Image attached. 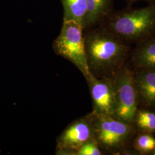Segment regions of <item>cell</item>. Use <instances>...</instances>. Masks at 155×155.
Wrapping results in <instances>:
<instances>
[{"label":"cell","instance_id":"cell-1","mask_svg":"<svg viewBox=\"0 0 155 155\" xmlns=\"http://www.w3.org/2000/svg\"><path fill=\"white\" fill-rule=\"evenodd\" d=\"M83 36L91 74L97 78H113L129 54L126 43L100 25L87 29Z\"/></svg>","mask_w":155,"mask_h":155},{"label":"cell","instance_id":"cell-2","mask_svg":"<svg viewBox=\"0 0 155 155\" xmlns=\"http://www.w3.org/2000/svg\"><path fill=\"white\" fill-rule=\"evenodd\" d=\"M126 42L140 43L155 36V3L112 12L100 24Z\"/></svg>","mask_w":155,"mask_h":155},{"label":"cell","instance_id":"cell-3","mask_svg":"<svg viewBox=\"0 0 155 155\" xmlns=\"http://www.w3.org/2000/svg\"><path fill=\"white\" fill-rule=\"evenodd\" d=\"M53 50L58 55L70 61L86 79L91 75L87 64L82 27L74 21H63L59 36L54 41Z\"/></svg>","mask_w":155,"mask_h":155},{"label":"cell","instance_id":"cell-4","mask_svg":"<svg viewBox=\"0 0 155 155\" xmlns=\"http://www.w3.org/2000/svg\"><path fill=\"white\" fill-rule=\"evenodd\" d=\"M115 88V116L123 122L133 121L136 114L137 91L132 73L129 70L119 71L113 78Z\"/></svg>","mask_w":155,"mask_h":155},{"label":"cell","instance_id":"cell-5","mask_svg":"<svg viewBox=\"0 0 155 155\" xmlns=\"http://www.w3.org/2000/svg\"><path fill=\"white\" fill-rule=\"evenodd\" d=\"M94 139L106 149L114 148L122 143L130 132L127 123L114 117L93 113L90 114Z\"/></svg>","mask_w":155,"mask_h":155},{"label":"cell","instance_id":"cell-6","mask_svg":"<svg viewBox=\"0 0 155 155\" xmlns=\"http://www.w3.org/2000/svg\"><path fill=\"white\" fill-rule=\"evenodd\" d=\"M94 130L90 115L71 122L57 139L56 154L75 155L85 143L94 139Z\"/></svg>","mask_w":155,"mask_h":155},{"label":"cell","instance_id":"cell-7","mask_svg":"<svg viewBox=\"0 0 155 155\" xmlns=\"http://www.w3.org/2000/svg\"><path fill=\"white\" fill-rule=\"evenodd\" d=\"M87 81L93 100V112L114 117L116 100L113 78H97L91 74Z\"/></svg>","mask_w":155,"mask_h":155},{"label":"cell","instance_id":"cell-8","mask_svg":"<svg viewBox=\"0 0 155 155\" xmlns=\"http://www.w3.org/2000/svg\"><path fill=\"white\" fill-rule=\"evenodd\" d=\"M114 0H87L83 29L98 26L113 11Z\"/></svg>","mask_w":155,"mask_h":155},{"label":"cell","instance_id":"cell-9","mask_svg":"<svg viewBox=\"0 0 155 155\" xmlns=\"http://www.w3.org/2000/svg\"><path fill=\"white\" fill-rule=\"evenodd\" d=\"M134 79L137 93L144 101L155 105V70L144 68Z\"/></svg>","mask_w":155,"mask_h":155},{"label":"cell","instance_id":"cell-10","mask_svg":"<svg viewBox=\"0 0 155 155\" xmlns=\"http://www.w3.org/2000/svg\"><path fill=\"white\" fill-rule=\"evenodd\" d=\"M133 59L138 66L155 70V36L139 43Z\"/></svg>","mask_w":155,"mask_h":155},{"label":"cell","instance_id":"cell-11","mask_svg":"<svg viewBox=\"0 0 155 155\" xmlns=\"http://www.w3.org/2000/svg\"><path fill=\"white\" fill-rule=\"evenodd\" d=\"M63 7V21H74L83 28L87 12V0H61Z\"/></svg>","mask_w":155,"mask_h":155},{"label":"cell","instance_id":"cell-12","mask_svg":"<svg viewBox=\"0 0 155 155\" xmlns=\"http://www.w3.org/2000/svg\"><path fill=\"white\" fill-rule=\"evenodd\" d=\"M137 122L140 127L149 130H155V114L148 111H140L137 114Z\"/></svg>","mask_w":155,"mask_h":155},{"label":"cell","instance_id":"cell-13","mask_svg":"<svg viewBox=\"0 0 155 155\" xmlns=\"http://www.w3.org/2000/svg\"><path fill=\"white\" fill-rule=\"evenodd\" d=\"M101 151L96 140L91 139L83 144L77 151V155H101Z\"/></svg>","mask_w":155,"mask_h":155},{"label":"cell","instance_id":"cell-14","mask_svg":"<svg viewBox=\"0 0 155 155\" xmlns=\"http://www.w3.org/2000/svg\"><path fill=\"white\" fill-rule=\"evenodd\" d=\"M137 148L144 152H150L155 148V140L152 136L144 134L139 136L137 140Z\"/></svg>","mask_w":155,"mask_h":155},{"label":"cell","instance_id":"cell-15","mask_svg":"<svg viewBox=\"0 0 155 155\" xmlns=\"http://www.w3.org/2000/svg\"><path fill=\"white\" fill-rule=\"evenodd\" d=\"M125 1L127 4V6H132L133 4L139 1H145L148 4H153L155 3V0H125Z\"/></svg>","mask_w":155,"mask_h":155},{"label":"cell","instance_id":"cell-16","mask_svg":"<svg viewBox=\"0 0 155 155\" xmlns=\"http://www.w3.org/2000/svg\"></svg>","mask_w":155,"mask_h":155}]
</instances>
